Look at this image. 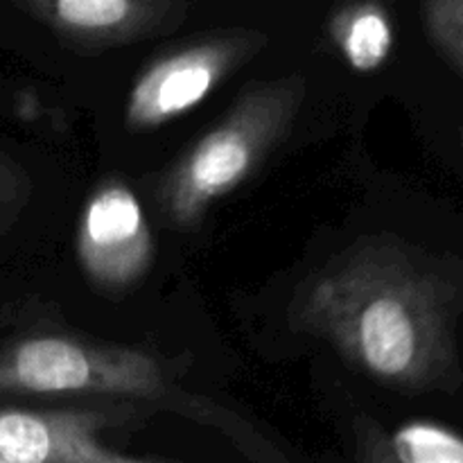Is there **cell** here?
<instances>
[{
    "label": "cell",
    "instance_id": "cell-1",
    "mask_svg": "<svg viewBox=\"0 0 463 463\" xmlns=\"http://www.w3.org/2000/svg\"><path fill=\"white\" fill-rule=\"evenodd\" d=\"M457 271L402 242H369L301 288L292 324L328 342L375 383L398 392H455L461 384Z\"/></svg>",
    "mask_w": 463,
    "mask_h": 463
},
{
    "label": "cell",
    "instance_id": "cell-2",
    "mask_svg": "<svg viewBox=\"0 0 463 463\" xmlns=\"http://www.w3.org/2000/svg\"><path fill=\"white\" fill-rule=\"evenodd\" d=\"M0 396H72L143 401L215 428L253 463H292L251 423L185 392L172 366L138 348L72 335H27L0 344Z\"/></svg>",
    "mask_w": 463,
    "mask_h": 463
},
{
    "label": "cell",
    "instance_id": "cell-3",
    "mask_svg": "<svg viewBox=\"0 0 463 463\" xmlns=\"http://www.w3.org/2000/svg\"><path fill=\"white\" fill-rule=\"evenodd\" d=\"M306 89L303 72L244 86L231 111L163 175L158 202L172 226L202 224L213 203L267 161L292 131Z\"/></svg>",
    "mask_w": 463,
    "mask_h": 463
},
{
    "label": "cell",
    "instance_id": "cell-4",
    "mask_svg": "<svg viewBox=\"0 0 463 463\" xmlns=\"http://www.w3.org/2000/svg\"><path fill=\"white\" fill-rule=\"evenodd\" d=\"M265 43L262 32L229 30L172 50L149 63L134 81L127 98L125 125L131 131L156 129L193 111Z\"/></svg>",
    "mask_w": 463,
    "mask_h": 463
},
{
    "label": "cell",
    "instance_id": "cell-5",
    "mask_svg": "<svg viewBox=\"0 0 463 463\" xmlns=\"http://www.w3.org/2000/svg\"><path fill=\"white\" fill-rule=\"evenodd\" d=\"M77 260L99 289L120 292L143 279L154 262V240L134 190L120 179L99 184L77 224Z\"/></svg>",
    "mask_w": 463,
    "mask_h": 463
},
{
    "label": "cell",
    "instance_id": "cell-6",
    "mask_svg": "<svg viewBox=\"0 0 463 463\" xmlns=\"http://www.w3.org/2000/svg\"><path fill=\"white\" fill-rule=\"evenodd\" d=\"M122 410H21L0 407V463H172L131 457L104 443Z\"/></svg>",
    "mask_w": 463,
    "mask_h": 463
},
{
    "label": "cell",
    "instance_id": "cell-7",
    "mask_svg": "<svg viewBox=\"0 0 463 463\" xmlns=\"http://www.w3.org/2000/svg\"><path fill=\"white\" fill-rule=\"evenodd\" d=\"M21 12L80 50H109L170 32L185 21L179 0H23Z\"/></svg>",
    "mask_w": 463,
    "mask_h": 463
},
{
    "label": "cell",
    "instance_id": "cell-8",
    "mask_svg": "<svg viewBox=\"0 0 463 463\" xmlns=\"http://www.w3.org/2000/svg\"><path fill=\"white\" fill-rule=\"evenodd\" d=\"M328 32L348 66L357 72L380 71L396 43L392 14L380 3H351L335 9Z\"/></svg>",
    "mask_w": 463,
    "mask_h": 463
},
{
    "label": "cell",
    "instance_id": "cell-9",
    "mask_svg": "<svg viewBox=\"0 0 463 463\" xmlns=\"http://www.w3.org/2000/svg\"><path fill=\"white\" fill-rule=\"evenodd\" d=\"M398 463H463V443L434 425H407L392 437Z\"/></svg>",
    "mask_w": 463,
    "mask_h": 463
},
{
    "label": "cell",
    "instance_id": "cell-10",
    "mask_svg": "<svg viewBox=\"0 0 463 463\" xmlns=\"http://www.w3.org/2000/svg\"><path fill=\"white\" fill-rule=\"evenodd\" d=\"M423 25L432 43L463 72V0H430Z\"/></svg>",
    "mask_w": 463,
    "mask_h": 463
},
{
    "label": "cell",
    "instance_id": "cell-11",
    "mask_svg": "<svg viewBox=\"0 0 463 463\" xmlns=\"http://www.w3.org/2000/svg\"><path fill=\"white\" fill-rule=\"evenodd\" d=\"M357 463H398L392 448V437L371 419L360 420Z\"/></svg>",
    "mask_w": 463,
    "mask_h": 463
},
{
    "label": "cell",
    "instance_id": "cell-12",
    "mask_svg": "<svg viewBox=\"0 0 463 463\" xmlns=\"http://www.w3.org/2000/svg\"><path fill=\"white\" fill-rule=\"evenodd\" d=\"M23 185H25V179H23L21 170L0 154V224L5 222V217L12 215L16 203L23 199Z\"/></svg>",
    "mask_w": 463,
    "mask_h": 463
},
{
    "label": "cell",
    "instance_id": "cell-13",
    "mask_svg": "<svg viewBox=\"0 0 463 463\" xmlns=\"http://www.w3.org/2000/svg\"><path fill=\"white\" fill-rule=\"evenodd\" d=\"M461 145H463V122H461Z\"/></svg>",
    "mask_w": 463,
    "mask_h": 463
}]
</instances>
